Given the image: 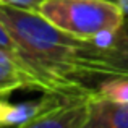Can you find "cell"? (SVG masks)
Returning a JSON list of instances; mask_svg holds the SVG:
<instances>
[{"label": "cell", "instance_id": "obj_8", "mask_svg": "<svg viewBox=\"0 0 128 128\" xmlns=\"http://www.w3.org/2000/svg\"><path fill=\"white\" fill-rule=\"evenodd\" d=\"M117 3L120 5L123 15H125V18H128V0H117Z\"/></svg>", "mask_w": 128, "mask_h": 128}, {"label": "cell", "instance_id": "obj_10", "mask_svg": "<svg viewBox=\"0 0 128 128\" xmlns=\"http://www.w3.org/2000/svg\"><path fill=\"white\" fill-rule=\"evenodd\" d=\"M123 76H128V73H125V75H123Z\"/></svg>", "mask_w": 128, "mask_h": 128}, {"label": "cell", "instance_id": "obj_7", "mask_svg": "<svg viewBox=\"0 0 128 128\" xmlns=\"http://www.w3.org/2000/svg\"><path fill=\"white\" fill-rule=\"evenodd\" d=\"M39 2H41V0H6L5 3H8V5H13V6H20V8L32 10V12H34Z\"/></svg>", "mask_w": 128, "mask_h": 128}, {"label": "cell", "instance_id": "obj_2", "mask_svg": "<svg viewBox=\"0 0 128 128\" xmlns=\"http://www.w3.org/2000/svg\"><path fill=\"white\" fill-rule=\"evenodd\" d=\"M125 73H128V18L107 44L99 46L92 41L88 78L91 86L96 88L102 80L123 76Z\"/></svg>", "mask_w": 128, "mask_h": 128}, {"label": "cell", "instance_id": "obj_1", "mask_svg": "<svg viewBox=\"0 0 128 128\" xmlns=\"http://www.w3.org/2000/svg\"><path fill=\"white\" fill-rule=\"evenodd\" d=\"M34 12L63 32L104 46L125 21L112 0H41Z\"/></svg>", "mask_w": 128, "mask_h": 128}, {"label": "cell", "instance_id": "obj_5", "mask_svg": "<svg viewBox=\"0 0 128 128\" xmlns=\"http://www.w3.org/2000/svg\"><path fill=\"white\" fill-rule=\"evenodd\" d=\"M86 128H128V104H115L91 94Z\"/></svg>", "mask_w": 128, "mask_h": 128}, {"label": "cell", "instance_id": "obj_3", "mask_svg": "<svg viewBox=\"0 0 128 128\" xmlns=\"http://www.w3.org/2000/svg\"><path fill=\"white\" fill-rule=\"evenodd\" d=\"M94 92V91H92ZM92 92L73 94L32 120L29 128H86L89 118V97ZM26 126V128H28Z\"/></svg>", "mask_w": 128, "mask_h": 128}, {"label": "cell", "instance_id": "obj_9", "mask_svg": "<svg viewBox=\"0 0 128 128\" xmlns=\"http://www.w3.org/2000/svg\"><path fill=\"white\" fill-rule=\"evenodd\" d=\"M6 2V0H0V3H5Z\"/></svg>", "mask_w": 128, "mask_h": 128}, {"label": "cell", "instance_id": "obj_11", "mask_svg": "<svg viewBox=\"0 0 128 128\" xmlns=\"http://www.w3.org/2000/svg\"><path fill=\"white\" fill-rule=\"evenodd\" d=\"M112 2H117V0H112Z\"/></svg>", "mask_w": 128, "mask_h": 128}, {"label": "cell", "instance_id": "obj_12", "mask_svg": "<svg viewBox=\"0 0 128 128\" xmlns=\"http://www.w3.org/2000/svg\"><path fill=\"white\" fill-rule=\"evenodd\" d=\"M0 97H2V96H0Z\"/></svg>", "mask_w": 128, "mask_h": 128}, {"label": "cell", "instance_id": "obj_6", "mask_svg": "<svg viewBox=\"0 0 128 128\" xmlns=\"http://www.w3.org/2000/svg\"><path fill=\"white\" fill-rule=\"evenodd\" d=\"M97 97L115 104H128V76H112L94 88Z\"/></svg>", "mask_w": 128, "mask_h": 128}, {"label": "cell", "instance_id": "obj_4", "mask_svg": "<svg viewBox=\"0 0 128 128\" xmlns=\"http://www.w3.org/2000/svg\"><path fill=\"white\" fill-rule=\"evenodd\" d=\"M18 89L52 92L47 83L36 72L21 65L10 54L0 49V96L8 97Z\"/></svg>", "mask_w": 128, "mask_h": 128}]
</instances>
